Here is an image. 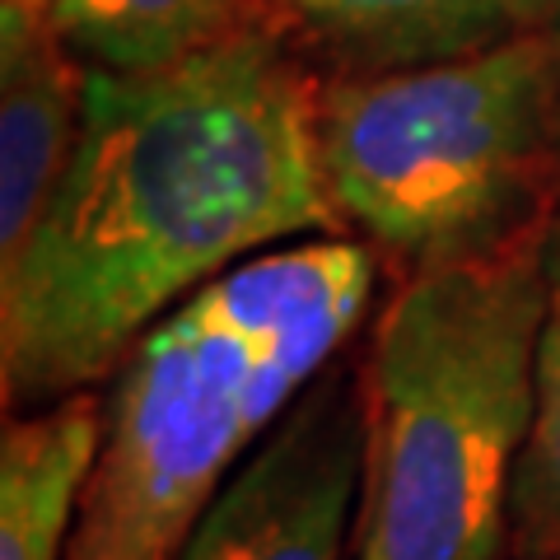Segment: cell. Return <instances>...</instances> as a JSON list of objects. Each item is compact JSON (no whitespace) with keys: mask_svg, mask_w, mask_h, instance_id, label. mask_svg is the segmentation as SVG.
Masks as SVG:
<instances>
[{"mask_svg":"<svg viewBox=\"0 0 560 560\" xmlns=\"http://www.w3.org/2000/svg\"><path fill=\"white\" fill-rule=\"evenodd\" d=\"M360 560H378V556H374V551H370V547H364V541H360Z\"/></svg>","mask_w":560,"mask_h":560,"instance_id":"12","label":"cell"},{"mask_svg":"<svg viewBox=\"0 0 560 560\" xmlns=\"http://www.w3.org/2000/svg\"><path fill=\"white\" fill-rule=\"evenodd\" d=\"M547 33H551V43H556V70H560V5H556V14H551Z\"/></svg>","mask_w":560,"mask_h":560,"instance_id":"11","label":"cell"},{"mask_svg":"<svg viewBox=\"0 0 560 560\" xmlns=\"http://www.w3.org/2000/svg\"><path fill=\"white\" fill-rule=\"evenodd\" d=\"M66 47L108 75H154L248 28V0H51Z\"/></svg>","mask_w":560,"mask_h":560,"instance_id":"9","label":"cell"},{"mask_svg":"<svg viewBox=\"0 0 560 560\" xmlns=\"http://www.w3.org/2000/svg\"><path fill=\"white\" fill-rule=\"evenodd\" d=\"M103 444V397L80 388L5 420L0 560H66Z\"/></svg>","mask_w":560,"mask_h":560,"instance_id":"8","label":"cell"},{"mask_svg":"<svg viewBox=\"0 0 560 560\" xmlns=\"http://www.w3.org/2000/svg\"><path fill=\"white\" fill-rule=\"evenodd\" d=\"M374 248L313 234L210 280L117 364L66 560H178L210 500L374 300Z\"/></svg>","mask_w":560,"mask_h":560,"instance_id":"2","label":"cell"},{"mask_svg":"<svg viewBox=\"0 0 560 560\" xmlns=\"http://www.w3.org/2000/svg\"><path fill=\"white\" fill-rule=\"evenodd\" d=\"M364 477V360L337 355L224 481L178 560H346Z\"/></svg>","mask_w":560,"mask_h":560,"instance_id":"5","label":"cell"},{"mask_svg":"<svg viewBox=\"0 0 560 560\" xmlns=\"http://www.w3.org/2000/svg\"><path fill=\"white\" fill-rule=\"evenodd\" d=\"M551 230L425 261L364 355L370 477L360 541L378 560H510L514 471L533 430L551 308Z\"/></svg>","mask_w":560,"mask_h":560,"instance_id":"3","label":"cell"},{"mask_svg":"<svg viewBox=\"0 0 560 560\" xmlns=\"http://www.w3.org/2000/svg\"><path fill=\"white\" fill-rule=\"evenodd\" d=\"M551 560H560V556H551Z\"/></svg>","mask_w":560,"mask_h":560,"instance_id":"13","label":"cell"},{"mask_svg":"<svg viewBox=\"0 0 560 560\" xmlns=\"http://www.w3.org/2000/svg\"><path fill=\"white\" fill-rule=\"evenodd\" d=\"M510 556L514 560L560 556V230L551 243V308L537 341L533 430L514 471Z\"/></svg>","mask_w":560,"mask_h":560,"instance_id":"10","label":"cell"},{"mask_svg":"<svg viewBox=\"0 0 560 560\" xmlns=\"http://www.w3.org/2000/svg\"><path fill=\"white\" fill-rule=\"evenodd\" d=\"M90 66L51 0H0V267L24 253L80 145Z\"/></svg>","mask_w":560,"mask_h":560,"instance_id":"6","label":"cell"},{"mask_svg":"<svg viewBox=\"0 0 560 560\" xmlns=\"http://www.w3.org/2000/svg\"><path fill=\"white\" fill-rule=\"evenodd\" d=\"M560 0H271L280 24L346 75L440 61L551 24Z\"/></svg>","mask_w":560,"mask_h":560,"instance_id":"7","label":"cell"},{"mask_svg":"<svg viewBox=\"0 0 560 560\" xmlns=\"http://www.w3.org/2000/svg\"><path fill=\"white\" fill-rule=\"evenodd\" d=\"M318 164L337 220L425 261L518 234L551 140L560 70L547 28L440 61L355 70L318 90Z\"/></svg>","mask_w":560,"mask_h":560,"instance_id":"4","label":"cell"},{"mask_svg":"<svg viewBox=\"0 0 560 560\" xmlns=\"http://www.w3.org/2000/svg\"><path fill=\"white\" fill-rule=\"evenodd\" d=\"M313 113L318 84L253 24L154 75L90 70L66 178L0 267L5 411L94 388L210 280L337 230Z\"/></svg>","mask_w":560,"mask_h":560,"instance_id":"1","label":"cell"}]
</instances>
